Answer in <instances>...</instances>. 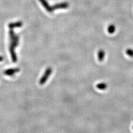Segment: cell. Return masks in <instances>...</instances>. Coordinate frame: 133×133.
<instances>
[{"label": "cell", "instance_id": "obj_1", "mask_svg": "<svg viewBox=\"0 0 133 133\" xmlns=\"http://www.w3.org/2000/svg\"><path fill=\"white\" fill-rule=\"evenodd\" d=\"M9 52L11 55L12 62L13 63H16L17 61V57L15 50L16 47L18 46L19 42V37L14 32L13 29H9Z\"/></svg>", "mask_w": 133, "mask_h": 133}, {"label": "cell", "instance_id": "obj_2", "mask_svg": "<svg viewBox=\"0 0 133 133\" xmlns=\"http://www.w3.org/2000/svg\"><path fill=\"white\" fill-rule=\"evenodd\" d=\"M52 72V69L51 68L48 67L46 69L43 75H42V76L39 80V84L41 85H43L47 81L48 79L49 78L50 76L51 75Z\"/></svg>", "mask_w": 133, "mask_h": 133}, {"label": "cell", "instance_id": "obj_3", "mask_svg": "<svg viewBox=\"0 0 133 133\" xmlns=\"http://www.w3.org/2000/svg\"><path fill=\"white\" fill-rule=\"evenodd\" d=\"M69 4L68 2H61L60 3H58L55 4V5L52 6V9L53 11L57 9H66L69 7Z\"/></svg>", "mask_w": 133, "mask_h": 133}, {"label": "cell", "instance_id": "obj_4", "mask_svg": "<svg viewBox=\"0 0 133 133\" xmlns=\"http://www.w3.org/2000/svg\"><path fill=\"white\" fill-rule=\"evenodd\" d=\"M20 71V69L19 68H11V69H8L4 71V74L7 76L11 77L14 75H15L16 73H18Z\"/></svg>", "mask_w": 133, "mask_h": 133}, {"label": "cell", "instance_id": "obj_5", "mask_svg": "<svg viewBox=\"0 0 133 133\" xmlns=\"http://www.w3.org/2000/svg\"><path fill=\"white\" fill-rule=\"evenodd\" d=\"M39 2L43 7V8H45V9L48 12L51 13L53 12L52 9V6H50L48 4L47 0H39Z\"/></svg>", "mask_w": 133, "mask_h": 133}, {"label": "cell", "instance_id": "obj_6", "mask_svg": "<svg viewBox=\"0 0 133 133\" xmlns=\"http://www.w3.org/2000/svg\"><path fill=\"white\" fill-rule=\"evenodd\" d=\"M23 23L21 21H17L16 22H12L8 24V28L9 29H14L16 28H20L22 26Z\"/></svg>", "mask_w": 133, "mask_h": 133}, {"label": "cell", "instance_id": "obj_7", "mask_svg": "<svg viewBox=\"0 0 133 133\" xmlns=\"http://www.w3.org/2000/svg\"><path fill=\"white\" fill-rule=\"evenodd\" d=\"M105 55V51L102 49L100 50L98 53V57L99 60L100 61H102L104 59Z\"/></svg>", "mask_w": 133, "mask_h": 133}, {"label": "cell", "instance_id": "obj_8", "mask_svg": "<svg viewBox=\"0 0 133 133\" xmlns=\"http://www.w3.org/2000/svg\"><path fill=\"white\" fill-rule=\"evenodd\" d=\"M115 30L116 27L115 25L113 24H110L108 27V32L110 34L114 33L115 31Z\"/></svg>", "mask_w": 133, "mask_h": 133}, {"label": "cell", "instance_id": "obj_9", "mask_svg": "<svg viewBox=\"0 0 133 133\" xmlns=\"http://www.w3.org/2000/svg\"><path fill=\"white\" fill-rule=\"evenodd\" d=\"M107 84L105 83H100L97 84L96 87L100 90H105L107 88Z\"/></svg>", "mask_w": 133, "mask_h": 133}, {"label": "cell", "instance_id": "obj_10", "mask_svg": "<svg viewBox=\"0 0 133 133\" xmlns=\"http://www.w3.org/2000/svg\"><path fill=\"white\" fill-rule=\"evenodd\" d=\"M126 53L127 55H128L130 57H133V49L131 48H128L126 51Z\"/></svg>", "mask_w": 133, "mask_h": 133}, {"label": "cell", "instance_id": "obj_11", "mask_svg": "<svg viewBox=\"0 0 133 133\" xmlns=\"http://www.w3.org/2000/svg\"><path fill=\"white\" fill-rule=\"evenodd\" d=\"M3 60H4V58L2 56H0V62H2Z\"/></svg>", "mask_w": 133, "mask_h": 133}]
</instances>
